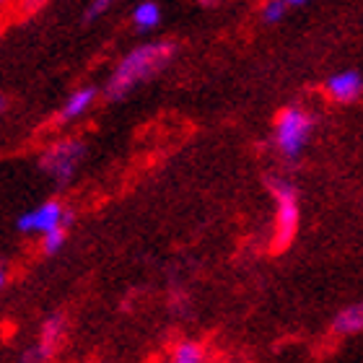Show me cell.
Instances as JSON below:
<instances>
[{
	"label": "cell",
	"mask_w": 363,
	"mask_h": 363,
	"mask_svg": "<svg viewBox=\"0 0 363 363\" xmlns=\"http://www.w3.org/2000/svg\"><path fill=\"white\" fill-rule=\"evenodd\" d=\"M333 335L337 337H348V335H356L363 330V301L350 303L345 309H340L333 319Z\"/></svg>",
	"instance_id": "9c48e42d"
},
{
	"label": "cell",
	"mask_w": 363,
	"mask_h": 363,
	"mask_svg": "<svg viewBox=\"0 0 363 363\" xmlns=\"http://www.w3.org/2000/svg\"><path fill=\"white\" fill-rule=\"evenodd\" d=\"M325 94L337 104H350L363 94V76L358 70H340L327 78Z\"/></svg>",
	"instance_id": "52a82bcc"
},
{
	"label": "cell",
	"mask_w": 363,
	"mask_h": 363,
	"mask_svg": "<svg viewBox=\"0 0 363 363\" xmlns=\"http://www.w3.org/2000/svg\"><path fill=\"white\" fill-rule=\"evenodd\" d=\"M161 23V6L156 0H140L135 8H133V26L140 34H148Z\"/></svg>",
	"instance_id": "30bf717a"
},
{
	"label": "cell",
	"mask_w": 363,
	"mask_h": 363,
	"mask_svg": "<svg viewBox=\"0 0 363 363\" xmlns=\"http://www.w3.org/2000/svg\"><path fill=\"white\" fill-rule=\"evenodd\" d=\"M86 156V145L78 138H65L57 140L50 148H45V153L39 156V169L45 172L50 179H55L57 184H68L76 177L78 167Z\"/></svg>",
	"instance_id": "277c9868"
},
{
	"label": "cell",
	"mask_w": 363,
	"mask_h": 363,
	"mask_svg": "<svg viewBox=\"0 0 363 363\" xmlns=\"http://www.w3.org/2000/svg\"><path fill=\"white\" fill-rule=\"evenodd\" d=\"M114 3H117V0H94V3H91V6L86 8V13H84V21H86V23L96 21L99 16H104L106 11H109V8L114 6Z\"/></svg>",
	"instance_id": "9a60e30c"
},
{
	"label": "cell",
	"mask_w": 363,
	"mask_h": 363,
	"mask_svg": "<svg viewBox=\"0 0 363 363\" xmlns=\"http://www.w3.org/2000/svg\"><path fill=\"white\" fill-rule=\"evenodd\" d=\"M314 133V114L301 104H288L280 109L272 128V143L286 161H298Z\"/></svg>",
	"instance_id": "7a4b0ae2"
},
{
	"label": "cell",
	"mask_w": 363,
	"mask_h": 363,
	"mask_svg": "<svg viewBox=\"0 0 363 363\" xmlns=\"http://www.w3.org/2000/svg\"><path fill=\"white\" fill-rule=\"evenodd\" d=\"M267 189L275 200V226H272V250L280 252L294 242L298 223H301V211H298V192L283 177H267Z\"/></svg>",
	"instance_id": "3957f363"
},
{
	"label": "cell",
	"mask_w": 363,
	"mask_h": 363,
	"mask_svg": "<svg viewBox=\"0 0 363 363\" xmlns=\"http://www.w3.org/2000/svg\"><path fill=\"white\" fill-rule=\"evenodd\" d=\"M286 0H267L265 6H262V18L267 23H278L283 16H286Z\"/></svg>",
	"instance_id": "4fadbf2b"
},
{
	"label": "cell",
	"mask_w": 363,
	"mask_h": 363,
	"mask_svg": "<svg viewBox=\"0 0 363 363\" xmlns=\"http://www.w3.org/2000/svg\"><path fill=\"white\" fill-rule=\"evenodd\" d=\"M197 3H200V6H218L220 0H197Z\"/></svg>",
	"instance_id": "2e32d148"
},
{
	"label": "cell",
	"mask_w": 363,
	"mask_h": 363,
	"mask_svg": "<svg viewBox=\"0 0 363 363\" xmlns=\"http://www.w3.org/2000/svg\"><path fill=\"white\" fill-rule=\"evenodd\" d=\"M177 55V45L169 39H159L151 45H140L135 50H130L117 68L112 70V76L106 78L104 84V99L106 101H120L135 91L140 84L151 81L153 76H159L161 70L167 68L169 60Z\"/></svg>",
	"instance_id": "6da1fadb"
},
{
	"label": "cell",
	"mask_w": 363,
	"mask_h": 363,
	"mask_svg": "<svg viewBox=\"0 0 363 363\" xmlns=\"http://www.w3.org/2000/svg\"><path fill=\"white\" fill-rule=\"evenodd\" d=\"M6 3H8V0H6Z\"/></svg>",
	"instance_id": "ac0fdd59"
},
{
	"label": "cell",
	"mask_w": 363,
	"mask_h": 363,
	"mask_svg": "<svg viewBox=\"0 0 363 363\" xmlns=\"http://www.w3.org/2000/svg\"><path fill=\"white\" fill-rule=\"evenodd\" d=\"M172 361L174 363H203L205 350L200 342L184 340V342H179V345H174V350H172Z\"/></svg>",
	"instance_id": "8fae6325"
},
{
	"label": "cell",
	"mask_w": 363,
	"mask_h": 363,
	"mask_svg": "<svg viewBox=\"0 0 363 363\" xmlns=\"http://www.w3.org/2000/svg\"><path fill=\"white\" fill-rule=\"evenodd\" d=\"M70 220H73V216L62 208L60 200H45L34 211H26L16 218V231L18 234H47V231H52L62 223H70Z\"/></svg>",
	"instance_id": "5b68a950"
},
{
	"label": "cell",
	"mask_w": 363,
	"mask_h": 363,
	"mask_svg": "<svg viewBox=\"0 0 363 363\" xmlns=\"http://www.w3.org/2000/svg\"><path fill=\"white\" fill-rule=\"evenodd\" d=\"M288 6H301V3H306V0H286Z\"/></svg>",
	"instance_id": "e0dca14e"
},
{
	"label": "cell",
	"mask_w": 363,
	"mask_h": 363,
	"mask_svg": "<svg viewBox=\"0 0 363 363\" xmlns=\"http://www.w3.org/2000/svg\"><path fill=\"white\" fill-rule=\"evenodd\" d=\"M99 91L94 86H81V89L70 91V96L62 101L60 112H57V122H73L78 120L81 114H86L96 101Z\"/></svg>",
	"instance_id": "ba28073f"
},
{
	"label": "cell",
	"mask_w": 363,
	"mask_h": 363,
	"mask_svg": "<svg viewBox=\"0 0 363 363\" xmlns=\"http://www.w3.org/2000/svg\"><path fill=\"white\" fill-rule=\"evenodd\" d=\"M65 242H68V223H62V226L42 234V252H45L47 257H50V255H57V252L65 247Z\"/></svg>",
	"instance_id": "7c38bea8"
},
{
	"label": "cell",
	"mask_w": 363,
	"mask_h": 363,
	"mask_svg": "<svg viewBox=\"0 0 363 363\" xmlns=\"http://www.w3.org/2000/svg\"><path fill=\"white\" fill-rule=\"evenodd\" d=\"M62 340H65V317H50L42 325V333H39V342L31 350L23 353V361H50L55 358V353L60 350Z\"/></svg>",
	"instance_id": "8992f818"
},
{
	"label": "cell",
	"mask_w": 363,
	"mask_h": 363,
	"mask_svg": "<svg viewBox=\"0 0 363 363\" xmlns=\"http://www.w3.org/2000/svg\"><path fill=\"white\" fill-rule=\"evenodd\" d=\"M47 3H50V0H13V11L18 18H26V16L39 13Z\"/></svg>",
	"instance_id": "5bb4252c"
}]
</instances>
